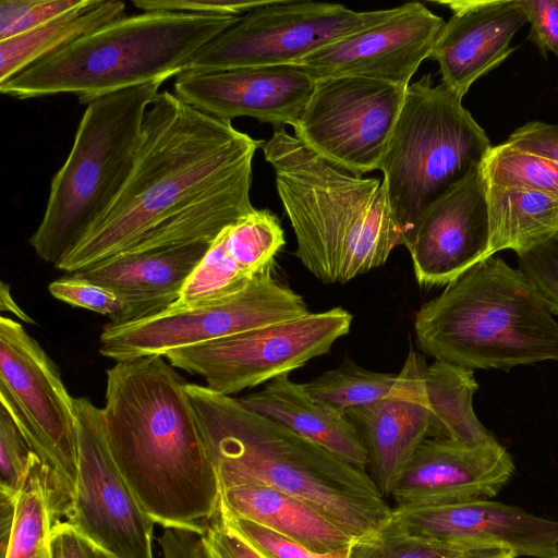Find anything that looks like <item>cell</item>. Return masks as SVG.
<instances>
[{"label": "cell", "mask_w": 558, "mask_h": 558, "mask_svg": "<svg viewBox=\"0 0 558 558\" xmlns=\"http://www.w3.org/2000/svg\"><path fill=\"white\" fill-rule=\"evenodd\" d=\"M407 88L366 77L316 81L294 136L324 159L363 174L378 169Z\"/></svg>", "instance_id": "13"}, {"label": "cell", "mask_w": 558, "mask_h": 558, "mask_svg": "<svg viewBox=\"0 0 558 558\" xmlns=\"http://www.w3.org/2000/svg\"><path fill=\"white\" fill-rule=\"evenodd\" d=\"M445 23L423 3L408 2L386 20L320 48L296 65L316 81L357 76L408 88Z\"/></svg>", "instance_id": "16"}, {"label": "cell", "mask_w": 558, "mask_h": 558, "mask_svg": "<svg viewBox=\"0 0 558 558\" xmlns=\"http://www.w3.org/2000/svg\"><path fill=\"white\" fill-rule=\"evenodd\" d=\"M36 457L20 427L0 405V490L20 494Z\"/></svg>", "instance_id": "34"}, {"label": "cell", "mask_w": 558, "mask_h": 558, "mask_svg": "<svg viewBox=\"0 0 558 558\" xmlns=\"http://www.w3.org/2000/svg\"><path fill=\"white\" fill-rule=\"evenodd\" d=\"M223 521L264 558H347L349 547L336 553L312 551L266 526L231 514L218 507Z\"/></svg>", "instance_id": "33"}, {"label": "cell", "mask_w": 558, "mask_h": 558, "mask_svg": "<svg viewBox=\"0 0 558 558\" xmlns=\"http://www.w3.org/2000/svg\"><path fill=\"white\" fill-rule=\"evenodd\" d=\"M308 313L303 298L267 271L243 290L210 302L169 308L131 324H107L99 337V352L116 362L165 356L174 349L296 319Z\"/></svg>", "instance_id": "12"}, {"label": "cell", "mask_w": 558, "mask_h": 558, "mask_svg": "<svg viewBox=\"0 0 558 558\" xmlns=\"http://www.w3.org/2000/svg\"><path fill=\"white\" fill-rule=\"evenodd\" d=\"M205 558H264L221 518L219 511L202 533Z\"/></svg>", "instance_id": "40"}, {"label": "cell", "mask_w": 558, "mask_h": 558, "mask_svg": "<svg viewBox=\"0 0 558 558\" xmlns=\"http://www.w3.org/2000/svg\"><path fill=\"white\" fill-rule=\"evenodd\" d=\"M210 244L118 255L69 275L114 292L123 304L119 325L131 324L169 310Z\"/></svg>", "instance_id": "22"}, {"label": "cell", "mask_w": 558, "mask_h": 558, "mask_svg": "<svg viewBox=\"0 0 558 558\" xmlns=\"http://www.w3.org/2000/svg\"><path fill=\"white\" fill-rule=\"evenodd\" d=\"M284 243L277 216L255 208L211 242L170 308L199 305L243 290L257 276L271 270Z\"/></svg>", "instance_id": "21"}, {"label": "cell", "mask_w": 558, "mask_h": 558, "mask_svg": "<svg viewBox=\"0 0 558 558\" xmlns=\"http://www.w3.org/2000/svg\"><path fill=\"white\" fill-rule=\"evenodd\" d=\"M296 239V257L323 283L383 266L402 244L384 181L332 163L284 129L262 146Z\"/></svg>", "instance_id": "4"}, {"label": "cell", "mask_w": 558, "mask_h": 558, "mask_svg": "<svg viewBox=\"0 0 558 558\" xmlns=\"http://www.w3.org/2000/svg\"><path fill=\"white\" fill-rule=\"evenodd\" d=\"M480 167L483 178L489 182L558 197V163L522 151L506 142L492 146Z\"/></svg>", "instance_id": "31"}, {"label": "cell", "mask_w": 558, "mask_h": 558, "mask_svg": "<svg viewBox=\"0 0 558 558\" xmlns=\"http://www.w3.org/2000/svg\"><path fill=\"white\" fill-rule=\"evenodd\" d=\"M162 83L122 89L86 105L29 239L39 258L57 267L117 201L134 167L145 114Z\"/></svg>", "instance_id": "7"}, {"label": "cell", "mask_w": 558, "mask_h": 558, "mask_svg": "<svg viewBox=\"0 0 558 558\" xmlns=\"http://www.w3.org/2000/svg\"><path fill=\"white\" fill-rule=\"evenodd\" d=\"M452 15L438 36L430 59L441 82L458 97L480 77L499 66L513 51L515 33L527 23L519 0L438 1Z\"/></svg>", "instance_id": "20"}, {"label": "cell", "mask_w": 558, "mask_h": 558, "mask_svg": "<svg viewBox=\"0 0 558 558\" xmlns=\"http://www.w3.org/2000/svg\"><path fill=\"white\" fill-rule=\"evenodd\" d=\"M96 555H97V558H114L112 557L111 555H109L108 553H106L105 550L96 547Z\"/></svg>", "instance_id": "47"}, {"label": "cell", "mask_w": 558, "mask_h": 558, "mask_svg": "<svg viewBox=\"0 0 558 558\" xmlns=\"http://www.w3.org/2000/svg\"><path fill=\"white\" fill-rule=\"evenodd\" d=\"M316 85L296 64L182 72L174 94L216 118L250 117L280 128L299 121Z\"/></svg>", "instance_id": "19"}, {"label": "cell", "mask_w": 558, "mask_h": 558, "mask_svg": "<svg viewBox=\"0 0 558 558\" xmlns=\"http://www.w3.org/2000/svg\"><path fill=\"white\" fill-rule=\"evenodd\" d=\"M241 16L178 12L123 15L0 84L19 99L62 93L82 104L183 72L206 44Z\"/></svg>", "instance_id": "6"}, {"label": "cell", "mask_w": 558, "mask_h": 558, "mask_svg": "<svg viewBox=\"0 0 558 558\" xmlns=\"http://www.w3.org/2000/svg\"><path fill=\"white\" fill-rule=\"evenodd\" d=\"M458 553L411 537L388 523L372 536L352 541L347 558H452Z\"/></svg>", "instance_id": "32"}, {"label": "cell", "mask_w": 558, "mask_h": 558, "mask_svg": "<svg viewBox=\"0 0 558 558\" xmlns=\"http://www.w3.org/2000/svg\"><path fill=\"white\" fill-rule=\"evenodd\" d=\"M0 308L1 311H8L23 322L34 324V320L19 306L13 299L10 286L4 281L1 282L0 287Z\"/></svg>", "instance_id": "45"}, {"label": "cell", "mask_w": 558, "mask_h": 558, "mask_svg": "<svg viewBox=\"0 0 558 558\" xmlns=\"http://www.w3.org/2000/svg\"><path fill=\"white\" fill-rule=\"evenodd\" d=\"M557 558H558V546H557Z\"/></svg>", "instance_id": "48"}, {"label": "cell", "mask_w": 558, "mask_h": 558, "mask_svg": "<svg viewBox=\"0 0 558 558\" xmlns=\"http://www.w3.org/2000/svg\"><path fill=\"white\" fill-rule=\"evenodd\" d=\"M452 558H515L513 554L505 549H474L463 550L454 555Z\"/></svg>", "instance_id": "46"}, {"label": "cell", "mask_w": 558, "mask_h": 558, "mask_svg": "<svg viewBox=\"0 0 558 558\" xmlns=\"http://www.w3.org/2000/svg\"><path fill=\"white\" fill-rule=\"evenodd\" d=\"M338 3L267 1L199 49L183 72L296 64L313 52L391 16Z\"/></svg>", "instance_id": "10"}, {"label": "cell", "mask_w": 558, "mask_h": 558, "mask_svg": "<svg viewBox=\"0 0 558 558\" xmlns=\"http://www.w3.org/2000/svg\"><path fill=\"white\" fill-rule=\"evenodd\" d=\"M530 23L529 39L546 57H558V0H519Z\"/></svg>", "instance_id": "39"}, {"label": "cell", "mask_w": 558, "mask_h": 558, "mask_svg": "<svg viewBox=\"0 0 558 558\" xmlns=\"http://www.w3.org/2000/svg\"><path fill=\"white\" fill-rule=\"evenodd\" d=\"M78 476L68 522L114 558H154L156 524L142 509L110 452L102 408L73 398Z\"/></svg>", "instance_id": "14"}, {"label": "cell", "mask_w": 558, "mask_h": 558, "mask_svg": "<svg viewBox=\"0 0 558 558\" xmlns=\"http://www.w3.org/2000/svg\"><path fill=\"white\" fill-rule=\"evenodd\" d=\"M418 349L470 369L558 362V323L519 270L500 257L478 263L415 313Z\"/></svg>", "instance_id": "5"}, {"label": "cell", "mask_w": 558, "mask_h": 558, "mask_svg": "<svg viewBox=\"0 0 558 558\" xmlns=\"http://www.w3.org/2000/svg\"><path fill=\"white\" fill-rule=\"evenodd\" d=\"M493 145L462 98L430 74L409 85L378 170L403 240Z\"/></svg>", "instance_id": "8"}, {"label": "cell", "mask_w": 558, "mask_h": 558, "mask_svg": "<svg viewBox=\"0 0 558 558\" xmlns=\"http://www.w3.org/2000/svg\"><path fill=\"white\" fill-rule=\"evenodd\" d=\"M250 411L269 418L324 447L347 462L367 469L363 440L345 414L312 398L303 388L280 376L257 391L239 399Z\"/></svg>", "instance_id": "24"}, {"label": "cell", "mask_w": 558, "mask_h": 558, "mask_svg": "<svg viewBox=\"0 0 558 558\" xmlns=\"http://www.w3.org/2000/svg\"><path fill=\"white\" fill-rule=\"evenodd\" d=\"M52 558H97L96 546L68 521L57 522L51 531Z\"/></svg>", "instance_id": "42"}, {"label": "cell", "mask_w": 558, "mask_h": 558, "mask_svg": "<svg viewBox=\"0 0 558 558\" xmlns=\"http://www.w3.org/2000/svg\"><path fill=\"white\" fill-rule=\"evenodd\" d=\"M506 143L558 163V124L530 121L515 129Z\"/></svg>", "instance_id": "41"}, {"label": "cell", "mask_w": 558, "mask_h": 558, "mask_svg": "<svg viewBox=\"0 0 558 558\" xmlns=\"http://www.w3.org/2000/svg\"><path fill=\"white\" fill-rule=\"evenodd\" d=\"M480 165L433 203L403 240L420 284L447 286L490 257Z\"/></svg>", "instance_id": "17"}, {"label": "cell", "mask_w": 558, "mask_h": 558, "mask_svg": "<svg viewBox=\"0 0 558 558\" xmlns=\"http://www.w3.org/2000/svg\"><path fill=\"white\" fill-rule=\"evenodd\" d=\"M426 367L424 357L410 347L399 374L366 369L343 360L337 368L326 371L302 386L312 398L344 414L348 409L416 390L424 383Z\"/></svg>", "instance_id": "28"}, {"label": "cell", "mask_w": 558, "mask_h": 558, "mask_svg": "<svg viewBox=\"0 0 558 558\" xmlns=\"http://www.w3.org/2000/svg\"><path fill=\"white\" fill-rule=\"evenodd\" d=\"M19 494L0 490V558H4L11 539Z\"/></svg>", "instance_id": "44"}, {"label": "cell", "mask_w": 558, "mask_h": 558, "mask_svg": "<svg viewBox=\"0 0 558 558\" xmlns=\"http://www.w3.org/2000/svg\"><path fill=\"white\" fill-rule=\"evenodd\" d=\"M54 524L49 470L37 456L19 494L4 558H52L50 535Z\"/></svg>", "instance_id": "30"}, {"label": "cell", "mask_w": 558, "mask_h": 558, "mask_svg": "<svg viewBox=\"0 0 558 558\" xmlns=\"http://www.w3.org/2000/svg\"><path fill=\"white\" fill-rule=\"evenodd\" d=\"M489 254H517L558 233V197L485 180Z\"/></svg>", "instance_id": "26"}, {"label": "cell", "mask_w": 558, "mask_h": 558, "mask_svg": "<svg viewBox=\"0 0 558 558\" xmlns=\"http://www.w3.org/2000/svg\"><path fill=\"white\" fill-rule=\"evenodd\" d=\"M477 389L470 368L438 360L427 365L424 390L432 415V438L463 444L495 440L474 412L473 396Z\"/></svg>", "instance_id": "29"}, {"label": "cell", "mask_w": 558, "mask_h": 558, "mask_svg": "<svg viewBox=\"0 0 558 558\" xmlns=\"http://www.w3.org/2000/svg\"><path fill=\"white\" fill-rule=\"evenodd\" d=\"M106 375L108 446L140 506L163 529L203 533L220 489L187 383L163 356L118 361Z\"/></svg>", "instance_id": "1"}, {"label": "cell", "mask_w": 558, "mask_h": 558, "mask_svg": "<svg viewBox=\"0 0 558 558\" xmlns=\"http://www.w3.org/2000/svg\"><path fill=\"white\" fill-rule=\"evenodd\" d=\"M219 508L266 526L315 553H336L352 543L315 508L269 486L248 484L223 489Z\"/></svg>", "instance_id": "25"}, {"label": "cell", "mask_w": 558, "mask_h": 558, "mask_svg": "<svg viewBox=\"0 0 558 558\" xmlns=\"http://www.w3.org/2000/svg\"><path fill=\"white\" fill-rule=\"evenodd\" d=\"M219 489L264 485L296 497L352 541L384 529L393 508L362 470L291 429L254 413L239 399L186 385Z\"/></svg>", "instance_id": "3"}, {"label": "cell", "mask_w": 558, "mask_h": 558, "mask_svg": "<svg viewBox=\"0 0 558 558\" xmlns=\"http://www.w3.org/2000/svg\"><path fill=\"white\" fill-rule=\"evenodd\" d=\"M367 451L371 476L389 498L417 447L432 437V415L423 385L412 392L348 409Z\"/></svg>", "instance_id": "23"}, {"label": "cell", "mask_w": 558, "mask_h": 558, "mask_svg": "<svg viewBox=\"0 0 558 558\" xmlns=\"http://www.w3.org/2000/svg\"><path fill=\"white\" fill-rule=\"evenodd\" d=\"M517 255L518 269L535 287L550 313L558 316V233Z\"/></svg>", "instance_id": "35"}, {"label": "cell", "mask_w": 558, "mask_h": 558, "mask_svg": "<svg viewBox=\"0 0 558 558\" xmlns=\"http://www.w3.org/2000/svg\"><path fill=\"white\" fill-rule=\"evenodd\" d=\"M389 525L458 551L496 548L515 558H557L558 521L490 499L393 509Z\"/></svg>", "instance_id": "15"}, {"label": "cell", "mask_w": 558, "mask_h": 558, "mask_svg": "<svg viewBox=\"0 0 558 558\" xmlns=\"http://www.w3.org/2000/svg\"><path fill=\"white\" fill-rule=\"evenodd\" d=\"M513 472L511 456L496 439L463 444L429 437L415 450L389 498L393 509L488 500Z\"/></svg>", "instance_id": "18"}, {"label": "cell", "mask_w": 558, "mask_h": 558, "mask_svg": "<svg viewBox=\"0 0 558 558\" xmlns=\"http://www.w3.org/2000/svg\"><path fill=\"white\" fill-rule=\"evenodd\" d=\"M0 402L49 470L68 515L78 476L73 397L39 343L8 317L0 318Z\"/></svg>", "instance_id": "9"}, {"label": "cell", "mask_w": 558, "mask_h": 558, "mask_svg": "<svg viewBox=\"0 0 558 558\" xmlns=\"http://www.w3.org/2000/svg\"><path fill=\"white\" fill-rule=\"evenodd\" d=\"M263 142L230 120L207 114L163 90L149 106L130 178L117 201L56 268L68 274L122 251L199 198L252 179Z\"/></svg>", "instance_id": "2"}, {"label": "cell", "mask_w": 558, "mask_h": 558, "mask_svg": "<svg viewBox=\"0 0 558 558\" xmlns=\"http://www.w3.org/2000/svg\"><path fill=\"white\" fill-rule=\"evenodd\" d=\"M162 558H205L202 533L166 527L159 537Z\"/></svg>", "instance_id": "43"}, {"label": "cell", "mask_w": 558, "mask_h": 558, "mask_svg": "<svg viewBox=\"0 0 558 558\" xmlns=\"http://www.w3.org/2000/svg\"><path fill=\"white\" fill-rule=\"evenodd\" d=\"M80 2L81 0H1L0 40L31 32Z\"/></svg>", "instance_id": "36"}, {"label": "cell", "mask_w": 558, "mask_h": 558, "mask_svg": "<svg viewBox=\"0 0 558 558\" xmlns=\"http://www.w3.org/2000/svg\"><path fill=\"white\" fill-rule=\"evenodd\" d=\"M119 0H81L50 22L12 38L0 40V84L59 51L81 37L124 15Z\"/></svg>", "instance_id": "27"}, {"label": "cell", "mask_w": 558, "mask_h": 558, "mask_svg": "<svg viewBox=\"0 0 558 558\" xmlns=\"http://www.w3.org/2000/svg\"><path fill=\"white\" fill-rule=\"evenodd\" d=\"M266 1L243 0H135L143 12H178L214 16H242Z\"/></svg>", "instance_id": "38"}, {"label": "cell", "mask_w": 558, "mask_h": 558, "mask_svg": "<svg viewBox=\"0 0 558 558\" xmlns=\"http://www.w3.org/2000/svg\"><path fill=\"white\" fill-rule=\"evenodd\" d=\"M48 289L50 294L61 302L107 315L110 325H119L121 320L123 314L121 300L114 292L102 286L68 275L52 281Z\"/></svg>", "instance_id": "37"}, {"label": "cell", "mask_w": 558, "mask_h": 558, "mask_svg": "<svg viewBox=\"0 0 558 558\" xmlns=\"http://www.w3.org/2000/svg\"><path fill=\"white\" fill-rule=\"evenodd\" d=\"M353 317L342 307L308 313L227 338L168 352L169 363L199 375L206 387L231 396L269 383L326 354L349 333Z\"/></svg>", "instance_id": "11"}]
</instances>
